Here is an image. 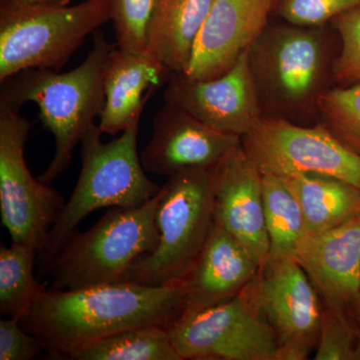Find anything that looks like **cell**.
<instances>
[{
  "instance_id": "cell-1",
  "label": "cell",
  "mask_w": 360,
  "mask_h": 360,
  "mask_svg": "<svg viewBox=\"0 0 360 360\" xmlns=\"http://www.w3.org/2000/svg\"><path fill=\"white\" fill-rule=\"evenodd\" d=\"M184 281L153 286L120 281L77 290H46L20 319L51 356L73 352L111 335L139 328H169L184 314Z\"/></svg>"
},
{
  "instance_id": "cell-2",
  "label": "cell",
  "mask_w": 360,
  "mask_h": 360,
  "mask_svg": "<svg viewBox=\"0 0 360 360\" xmlns=\"http://www.w3.org/2000/svg\"><path fill=\"white\" fill-rule=\"evenodd\" d=\"M340 37L331 25H269L248 49V68L262 117L319 122V99L335 86Z\"/></svg>"
},
{
  "instance_id": "cell-3",
  "label": "cell",
  "mask_w": 360,
  "mask_h": 360,
  "mask_svg": "<svg viewBox=\"0 0 360 360\" xmlns=\"http://www.w3.org/2000/svg\"><path fill=\"white\" fill-rule=\"evenodd\" d=\"M116 46L97 30L84 60L68 72L20 71L0 82V104L20 110L37 104L42 124L54 137L56 153L39 179L51 184L70 167L73 150L103 112L104 71Z\"/></svg>"
},
{
  "instance_id": "cell-4",
  "label": "cell",
  "mask_w": 360,
  "mask_h": 360,
  "mask_svg": "<svg viewBox=\"0 0 360 360\" xmlns=\"http://www.w3.org/2000/svg\"><path fill=\"white\" fill-rule=\"evenodd\" d=\"M139 124L135 122L110 142L103 141L98 124L85 134L80 142L82 169L77 186L39 255L44 269L90 213L105 207H139L160 191V187L146 175L137 151Z\"/></svg>"
},
{
  "instance_id": "cell-5",
  "label": "cell",
  "mask_w": 360,
  "mask_h": 360,
  "mask_svg": "<svg viewBox=\"0 0 360 360\" xmlns=\"http://www.w3.org/2000/svg\"><path fill=\"white\" fill-rule=\"evenodd\" d=\"M160 200L158 191L139 207H110L89 231L72 232L47 266L51 290L124 281L132 264L158 245Z\"/></svg>"
},
{
  "instance_id": "cell-6",
  "label": "cell",
  "mask_w": 360,
  "mask_h": 360,
  "mask_svg": "<svg viewBox=\"0 0 360 360\" xmlns=\"http://www.w3.org/2000/svg\"><path fill=\"white\" fill-rule=\"evenodd\" d=\"M110 20V0L60 7L1 0L0 82L23 70H60L87 37Z\"/></svg>"
},
{
  "instance_id": "cell-7",
  "label": "cell",
  "mask_w": 360,
  "mask_h": 360,
  "mask_svg": "<svg viewBox=\"0 0 360 360\" xmlns=\"http://www.w3.org/2000/svg\"><path fill=\"white\" fill-rule=\"evenodd\" d=\"M214 167L168 176L156 212L158 243L139 257L124 281L160 286L181 281L191 269L214 224Z\"/></svg>"
},
{
  "instance_id": "cell-8",
  "label": "cell",
  "mask_w": 360,
  "mask_h": 360,
  "mask_svg": "<svg viewBox=\"0 0 360 360\" xmlns=\"http://www.w3.org/2000/svg\"><path fill=\"white\" fill-rule=\"evenodd\" d=\"M257 274L231 300L184 314L168 328L181 360H276L278 345L260 307Z\"/></svg>"
},
{
  "instance_id": "cell-9",
  "label": "cell",
  "mask_w": 360,
  "mask_h": 360,
  "mask_svg": "<svg viewBox=\"0 0 360 360\" xmlns=\"http://www.w3.org/2000/svg\"><path fill=\"white\" fill-rule=\"evenodd\" d=\"M32 122L20 110L0 104V210L11 243L39 252L65 207L63 196L51 184L33 177L25 148Z\"/></svg>"
},
{
  "instance_id": "cell-10",
  "label": "cell",
  "mask_w": 360,
  "mask_h": 360,
  "mask_svg": "<svg viewBox=\"0 0 360 360\" xmlns=\"http://www.w3.org/2000/svg\"><path fill=\"white\" fill-rule=\"evenodd\" d=\"M241 148L262 174L281 177L326 175L360 188V156L321 122L302 125L260 117L252 129L241 137Z\"/></svg>"
},
{
  "instance_id": "cell-11",
  "label": "cell",
  "mask_w": 360,
  "mask_h": 360,
  "mask_svg": "<svg viewBox=\"0 0 360 360\" xmlns=\"http://www.w3.org/2000/svg\"><path fill=\"white\" fill-rule=\"evenodd\" d=\"M260 307L276 333V360H304L319 345L322 300L295 258L269 260L257 274Z\"/></svg>"
},
{
  "instance_id": "cell-12",
  "label": "cell",
  "mask_w": 360,
  "mask_h": 360,
  "mask_svg": "<svg viewBox=\"0 0 360 360\" xmlns=\"http://www.w3.org/2000/svg\"><path fill=\"white\" fill-rule=\"evenodd\" d=\"M163 97L208 127L238 137L248 134L262 117L248 51L231 70L212 79L193 80L172 72Z\"/></svg>"
},
{
  "instance_id": "cell-13",
  "label": "cell",
  "mask_w": 360,
  "mask_h": 360,
  "mask_svg": "<svg viewBox=\"0 0 360 360\" xmlns=\"http://www.w3.org/2000/svg\"><path fill=\"white\" fill-rule=\"evenodd\" d=\"M214 224L245 246L260 269L269 258L262 174L240 146L217 163L213 172Z\"/></svg>"
},
{
  "instance_id": "cell-14",
  "label": "cell",
  "mask_w": 360,
  "mask_h": 360,
  "mask_svg": "<svg viewBox=\"0 0 360 360\" xmlns=\"http://www.w3.org/2000/svg\"><path fill=\"white\" fill-rule=\"evenodd\" d=\"M241 137L208 127L186 110L167 103L153 117V134L141 153L148 174L172 176L187 169L215 167Z\"/></svg>"
},
{
  "instance_id": "cell-15",
  "label": "cell",
  "mask_w": 360,
  "mask_h": 360,
  "mask_svg": "<svg viewBox=\"0 0 360 360\" xmlns=\"http://www.w3.org/2000/svg\"><path fill=\"white\" fill-rule=\"evenodd\" d=\"M274 9V0H212L184 75L193 80L224 75L269 25Z\"/></svg>"
},
{
  "instance_id": "cell-16",
  "label": "cell",
  "mask_w": 360,
  "mask_h": 360,
  "mask_svg": "<svg viewBox=\"0 0 360 360\" xmlns=\"http://www.w3.org/2000/svg\"><path fill=\"white\" fill-rule=\"evenodd\" d=\"M295 259L324 304L349 314L360 295V214L330 231L307 234Z\"/></svg>"
},
{
  "instance_id": "cell-17",
  "label": "cell",
  "mask_w": 360,
  "mask_h": 360,
  "mask_svg": "<svg viewBox=\"0 0 360 360\" xmlns=\"http://www.w3.org/2000/svg\"><path fill=\"white\" fill-rule=\"evenodd\" d=\"M259 269L245 246L213 224L202 250L182 279L186 290L184 314L231 300L255 278Z\"/></svg>"
},
{
  "instance_id": "cell-18",
  "label": "cell",
  "mask_w": 360,
  "mask_h": 360,
  "mask_svg": "<svg viewBox=\"0 0 360 360\" xmlns=\"http://www.w3.org/2000/svg\"><path fill=\"white\" fill-rule=\"evenodd\" d=\"M172 71L148 51L131 52L115 47L104 71L105 101L98 127L115 135L141 122L151 94L168 82Z\"/></svg>"
},
{
  "instance_id": "cell-19",
  "label": "cell",
  "mask_w": 360,
  "mask_h": 360,
  "mask_svg": "<svg viewBox=\"0 0 360 360\" xmlns=\"http://www.w3.org/2000/svg\"><path fill=\"white\" fill-rule=\"evenodd\" d=\"M212 0H155L148 51L172 71L188 68L194 41Z\"/></svg>"
},
{
  "instance_id": "cell-20",
  "label": "cell",
  "mask_w": 360,
  "mask_h": 360,
  "mask_svg": "<svg viewBox=\"0 0 360 360\" xmlns=\"http://www.w3.org/2000/svg\"><path fill=\"white\" fill-rule=\"evenodd\" d=\"M283 179L302 207L307 234L330 231L360 214V188L349 182L312 174Z\"/></svg>"
},
{
  "instance_id": "cell-21",
  "label": "cell",
  "mask_w": 360,
  "mask_h": 360,
  "mask_svg": "<svg viewBox=\"0 0 360 360\" xmlns=\"http://www.w3.org/2000/svg\"><path fill=\"white\" fill-rule=\"evenodd\" d=\"M262 193L269 260L295 258L296 250L307 236L302 207L283 177L262 174Z\"/></svg>"
},
{
  "instance_id": "cell-22",
  "label": "cell",
  "mask_w": 360,
  "mask_h": 360,
  "mask_svg": "<svg viewBox=\"0 0 360 360\" xmlns=\"http://www.w3.org/2000/svg\"><path fill=\"white\" fill-rule=\"evenodd\" d=\"M72 360H181L168 328L158 326L125 329L73 352Z\"/></svg>"
},
{
  "instance_id": "cell-23",
  "label": "cell",
  "mask_w": 360,
  "mask_h": 360,
  "mask_svg": "<svg viewBox=\"0 0 360 360\" xmlns=\"http://www.w3.org/2000/svg\"><path fill=\"white\" fill-rule=\"evenodd\" d=\"M39 252L22 243H11L0 248V314L18 317L30 310L47 290L34 276L35 258Z\"/></svg>"
},
{
  "instance_id": "cell-24",
  "label": "cell",
  "mask_w": 360,
  "mask_h": 360,
  "mask_svg": "<svg viewBox=\"0 0 360 360\" xmlns=\"http://www.w3.org/2000/svg\"><path fill=\"white\" fill-rule=\"evenodd\" d=\"M319 122L360 156V84L333 86L322 94Z\"/></svg>"
},
{
  "instance_id": "cell-25",
  "label": "cell",
  "mask_w": 360,
  "mask_h": 360,
  "mask_svg": "<svg viewBox=\"0 0 360 360\" xmlns=\"http://www.w3.org/2000/svg\"><path fill=\"white\" fill-rule=\"evenodd\" d=\"M110 6L116 47L139 53L148 51L155 0H110Z\"/></svg>"
},
{
  "instance_id": "cell-26",
  "label": "cell",
  "mask_w": 360,
  "mask_h": 360,
  "mask_svg": "<svg viewBox=\"0 0 360 360\" xmlns=\"http://www.w3.org/2000/svg\"><path fill=\"white\" fill-rule=\"evenodd\" d=\"M314 359L354 360L359 324L345 310L324 304Z\"/></svg>"
},
{
  "instance_id": "cell-27",
  "label": "cell",
  "mask_w": 360,
  "mask_h": 360,
  "mask_svg": "<svg viewBox=\"0 0 360 360\" xmlns=\"http://www.w3.org/2000/svg\"><path fill=\"white\" fill-rule=\"evenodd\" d=\"M340 37L333 80L335 86L360 84V6L354 7L331 21Z\"/></svg>"
},
{
  "instance_id": "cell-28",
  "label": "cell",
  "mask_w": 360,
  "mask_h": 360,
  "mask_svg": "<svg viewBox=\"0 0 360 360\" xmlns=\"http://www.w3.org/2000/svg\"><path fill=\"white\" fill-rule=\"evenodd\" d=\"M357 6L360 0H277L274 9L285 22L312 28L330 25L338 16Z\"/></svg>"
},
{
  "instance_id": "cell-29",
  "label": "cell",
  "mask_w": 360,
  "mask_h": 360,
  "mask_svg": "<svg viewBox=\"0 0 360 360\" xmlns=\"http://www.w3.org/2000/svg\"><path fill=\"white\" fill-rule=\"evenodd\" d=\"M44 350L41 340L26 331L18 317L0 321V360H30Z\"/></svg>"
},
{
  "instance_id": "cell-30",
  "label": "cell",
  "mask_w": 360,
  "mask_h": 360,
  "mask_svg": "<svg viewBox=\"0 0 360 360\" xmlns=\"http://www.w3.org/2000/svg\"><path fill=\"white\" fill-rule=\"evenodd\" d=\"M18 4L32 6L60 7L70 6L71 0H13Z\"/></svg>"
},
{
  "instance_id": "cell-31",
  "label": "cell",
  "mask_w": 360,
  "mask_h": 360,
  "mask_svg": "<svg viewBox=\"0 0 360 360\" xmlns=\"http://www.w3.org/2000/svg\"><path fill=\"white\" fill-rule=\"evenodd\" d=\"M349 314L350 316H352V319H354V321H356L357 323H359L360 326V295L359 300H357V302H355L354 307L350 309Z\"/></svg>"
},
{
  "instance_id": "cell-32",
  "label": "cell",
  "mask_w": 360,
  "mask_h": 360,
  "mask_svg": "<svg viewBox=\"0 0 360 360\" xmlns=\"http://www.w3.org/2000/svg\"><path fill=\"white\" fill-rule=\"evenodd\" d=\"M354 360H360V326L357 331L356 345H355Z\"/></svg>"
},
{
  "instance_id": "cell-33",
  "label": "cell",
  "mask_w": 360,
  "mask_h": 360,
  "mask_svg": "<svg viewBox=\"0 0 360 360\" xmlns=\"http://www.w3.org/2000/svg\"><path fill=\"white\" fill-rule=\"evenodd\" d=\"M274 7H276V2H277V0H274Z\"/></svg>"
}]
</instances>
